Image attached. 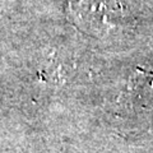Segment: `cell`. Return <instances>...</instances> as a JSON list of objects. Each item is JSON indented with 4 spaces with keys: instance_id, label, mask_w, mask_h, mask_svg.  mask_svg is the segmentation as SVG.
Listing matches in <instances>:
<instances>
[{
    "instance_id": "cell-1",
    "label": "cell",
    "mask_w": 153,
    "mask_h": 153,
    "mask_svg": "<svg viewBox=\"0 0 153 153\" xmlns=\"http://www.w3.org/2000/svg\"><path fill=\"white\" fill-rule=\"evenodd\" d=\"M4 3H5V0H0V5H3Z\"/></svg>"
}]
</instances>
